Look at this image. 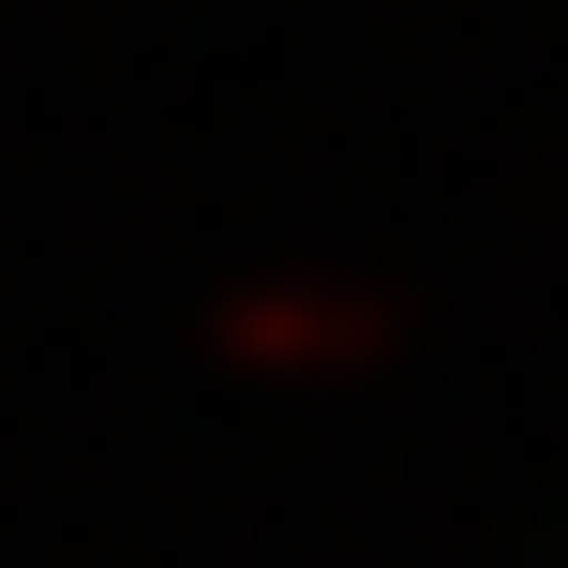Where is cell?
Instances as JSON below:
<instances>
[{"mask_svg":"<svg viewBox=\"0 0 568 568\" xmlns=\"http://www.w3.org/2000/svg\"><path fill=\"white\" fill-rule=\"evenodd\" d=\"M210 344H225L240 374H374L404 344V300L329 284V270H270V284H240V300L210 314Z\"/></svg>","mask_w":568,"mask_h":568,"instance_id":"1","label":"cell"}]
</instances>
